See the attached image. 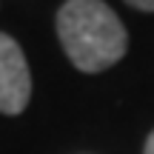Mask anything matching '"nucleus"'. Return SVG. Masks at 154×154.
<instances>
[{"instance_id":"1","label":"nucleus","mask_w":154,"mask_h":154,"mask_svg":"<svg viewBox=\"0 0 154 154\" xmlns=\"http://www.w3.org/2000/svg\"><path fill=\"white\" fill-rule=\"evenodd\" d=\"M57 37L72 66L86 74L111 69L128 51L126 26L103 0H66L57 11Z\"/></svg>"},{"instance_id":"2","label":"nucleus","mask_w":154,"mask_h":154,"mask_svg":"<svg viewBox=\"0 0 154 154\" xmlns=\"http://www.w3.org/2000/svg\"><path fill=\"white\" fill-rule=\"evenodd\" d=\"M32 97V74L14 37L0 32V114H20Z\"/></svg>"},{"instance_id":"3","label":"nucleus","mask_w":154,"mask_h":154,"mask_svg":"<svg viewBox=\"0 0 154 154\" xmlns=\"http://www.w3.org/2000/svg\"><path fill=\"white\" fill-rule=\"evenodd\" d=\"M126 3L140 9V11H154V0H126Z\"/></svg>"},{"instance_id":"4","label":"nucleus","mask_w":154,"mask_h":154,"mask_svg":"<svg viewBox=\"0 0 154 154\" xmlns=\"http://www.w3.org/2000/svg\"><path fill=\"white\" fill-rule=\"evenodd\" d=\"M143 154H154V131L149 134V140H146V149H143Z\"/></svg>"}]
</instances>
